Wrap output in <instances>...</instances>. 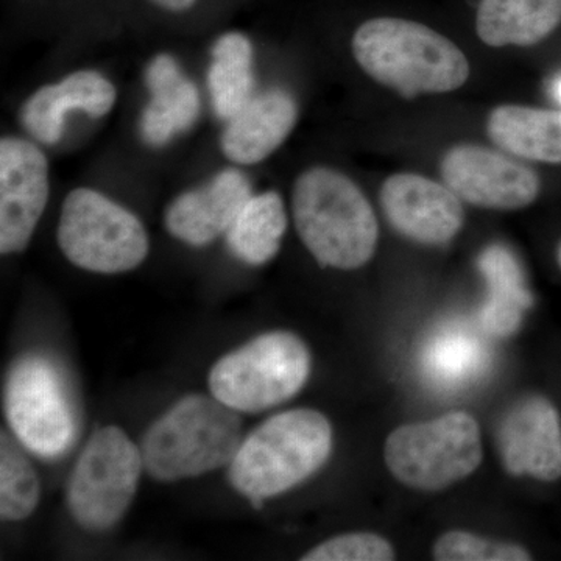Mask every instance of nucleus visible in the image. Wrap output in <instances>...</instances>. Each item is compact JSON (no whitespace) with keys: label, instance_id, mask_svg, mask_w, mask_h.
<instances>
[{"label":"nucleus","instance_id":"14","mask_svg":"<svg viewBox=\"0 0 561 561\" xmlns=\"http://www.w3.org/2000/svg\"><path fill=\"white\" fill-rule=\"evenodd\" d=\"M251 195L247 176L236 169H225L208 183L183 192L172 201L164 214L165 228L187 245H209L227 234Z\"/></svg>","mask_w":561,"mask_h":561},{"label":"nucleus","instance_id":"12","mask_svg":"<svg viewBox=\"0 0 561 561\" xmlns=\"http://www.w3.org/2000/svg\"><path fill=\"white\" fill-rule=\"evenodd\" d=\"M497 445L505 470L552 482L561 478V427L556 408L542 397H526L501 420Z\"/></svg>","mask_w":561,"mask_h":561},{"label":"nucleus","instance_id":"20","mask_svg":"<svg viewBox=\"0 0 561 561\" xmlns=\"http://www.w3.org/2000/svg\"><path fill=\"white\" fill-rule=\"evenodd\" d=\"M491 140L526 160L561 162V111L505 105L491 113Z\"/></svg>","mask_w":561,"mask_h":561},{"label":"nucleus","instance_id":"6","mask_svg":"<svg viewBox=\"0 0 561 561\" xmlns=\"http://www.w3.org/2000/svg\"><path fill=\"white\" fill-rule=\"evenodd\" d=\"M57 239L66 260L102 275L135 271L150 250L142 221L90 187H77L66 195Z\"/></svg>","mask_w":561,"mask_h":561},{"label":"nucleus","instance_id":"2","mask_svg":"<svg viewBox=\"0 0 561 561\" xmlns=\"http://www.w3.org/2000/svg\"><path fill=\"white\" fill-rule=\"evenodd\" d=\"M295 227L306 249L327 267L354 271L371 260L378 220L359 187L330 168H312L295 181Z\"/></svg>","mask_w":561,"mask_h":561},{"label":"nucleus","instance_id":"3","mask_svg":"<svg viewBox=\"0 0 561 561\" xmlns=\"http://www.w3.org/2000/svg\"><path fill=\"white\" fill-rule=\"evenodd\" d=\"M332 451V427L311 409L279 413L242 442L230 463V482L253 504L300 485Z\"/></svg>","mask_w":561,"mask_h":561},{"label":"nucleus","instance_id":"8","mask_svg":"<svg viewBox=\"0 0 561 561\" xmlns=\"http://www.w3.org/2000/svg\"><path fill=\"white\" fill-rule=\"evenodd\" d=\"M142 470L140 448L121 427L94 432L70 474V515L84 529L110 530L130 508Z\"/></svg>","mask_w":561,"mask_h":561},{"label":"nucleus","instance_id":"19","mask_svg":"<svg viewBox=\"0 0 561 561\" xmlns=\"http://www.w3.org/2000/svg\"><path fill=\"white\" fill-rule=\"evenodd\" d=\"M479 267L489 283V298L481 311L482 328L496 337H507L519 330L524 312L531 305L522 267L502 245L483 251Z\"/></svg>","mask_w":561,"mask_h":561},{"label":"nucleus","instance_id":"18","mask_svg":"<svg viewBox=\"0 0 561 561\" xmlns=\"http://www.w3.org/2000/svg\"><path fill=\"white\" fill-rule=\"evenodd\" d=\"M560 22L561 0H482L476 27L486 46H534Z\"/></svg>","mask_w":561,"mask_h":561},{"label":"nucleus","instance_id":"21","mask_svg":"<svg viewBox=\"0 0 561 561\" xmlns=\"http://www.w3.org/2000/svg\"><path fill=\"white\" fill-rule=\"evenodd\" d=\"M253 44L241 32H228L210 49L208 91L214 113L230 121L253 99Z\"/></svg>","mask_w":561,"mask_h":561},{"label":"nucleus","instance_id":"22","mask_svg":"<svg viewBox=\"0 0 561 561\" xmlns=\"http://www.w3.org/2000/svg\"><path fill=\"white\" fill-rule=\"evenodd\" d=\"M287 214L278 192L251 195L227 231V243L239 261L264 265L278 254Z\"/></svg>","mask_w":561,"mask_h":561},{"label":"nucleus","instance_id":"1","mask_svg":"<svg viewBox=\"0 0 561 561\" xmlns=\"http://www.w3.org/2000/svg\"><path fill=\"white\" fill-rule=\"evenodd\" d=\"M353 54L371 79L408 99L459 90L470 77L467 57L453 41L400 18L362 24Z\"/></svg>","mask_w":561,"mask_h":561},{"label":"nucleus","instance_id":"25","mask_svg":"<svg viewBox=\"0 0 561 561\" xmlns=\"http://www.w3.org/2000/svg\"><path fill=\"white\" fill-rule=\"evenodd\" d=\"M435 560L440 561H527L530 553L512 542L491 541L467 531L442 535L434 546Z\"/></svg>","mask_w":561,"mask_h":561},{"label":"nucleus","instance_id":"23","mask_svg":"<svg viewBox=\"0 0 561 561\" xmlns=\"http://www.w3.org/2000/svg\"><path fill=\"white\" fill-rule=\"evenodd\" d=\"M486 362L485 348L468 331L446 330L427 343L423 367L442 387H459L478 378Z\"/></svg>","mask_w":561,"mask_h":561},{"label":"nucleus","instance_id":"11","mask_svg":"<svg viewBox=\"0 0 561 561\" xmlns=\"http://www.w3.org/2000/svg\"><path fill=\"white\" fill-rule=\"evenodd\" d=\"M442 175L460 201L479 208H526L540 192V180L531 169L479 146L449 150L443 158Z\"/></svg>","mask_w":561,"mask_h":561},{"label":"nucleus","instance_id":"24","mask_svg":"<svg viewBox=\"0 0 561 561\" xmlns=\"http://www.w3.org/2000/svg\"><path fill=\"white\" fill-rule=\"evenodd\" d=\"M10 434L0 437V516L3 522H22L38 507L41 482L24 446Z\"/></svg>","mask_w":561,"mask_h":561},{"label":"nucleus","instance_id":"9","mask_svg":"<svg viewBox=\"0 0 561 561\" xmlns=\"http://www.w3.org/2000/svg\"><path fill=\"white\" fill-rule=\"evenodd\" d=\"M5 413L25 449L58 459L77 438V416L61 373L43 356L22 357L5 386Z\"/></svg>","mask_w":561,"mask_h":561},{"label":"nucleus","instance_id":"5","mask_svg":"<svg viewBox=\"0 0 561 561\" xmlns=\"http://www.w3.org/2000/svg\"><path fill=\"white\" fill-rule=\"evenodd\" d=\"M311 354L290 332H267L221 357L209 373L210 393L239 413L289 401L305 387Z\"/></svg>","mask_w":561,"mask_h":561},{"label":"nucleus","instance_id":"17","mask_svg":"<svg viewBox=\"0 0 561 561\" xmlns=\"http://www.w3.org/2000/svg\"><path fill=\"white\" fill-rule=\"evenodd\" d=\"M297 119V103L289 92H261L228 121L220 136V149L234 164H260L289 138Z\"/></svg>","mask_w":561,"mask_h":561},{"label":"nucleus","instance_id":"16","mask_svg":"<svg viewBox=\"0 0 561 561\" xmlns=\"http://www.w3.org/2000/svg\"><path fill=\"white\" fill-rule=\"evenodd\" d=\"M144 83L151 99L140 114L139 131L147 146L160 149L197 122L202 110L201 91L184 76L171 54L151 58L144 70Z\"/></svg>","mask_w":561,"mask_h":561},{"label":"nucleus","instance_id":"15","mask_svg":"<svg viewBox=\"0 0 561 561\" xmlns=\"http://www.w3.org/2000/svg\"><path fill=\"white\" fill-rule=\"evenodd\" d=\"M117 101V90L103 73L83 69L69 73L58 83L33 92L20 111L21 124L43 146L60 142L70 111L87 116H106Z\"/></svg>","mask_w":561,"mask_h":561},{"label":"nucleus","instance_id":"10","mask_svg":"<svg viewBox=\"0 0 561 561\" xmlns=\"http://www.w3.org/2000/svg\"><path fill=\"white\" fill-rule=\"evenodd\" d=\"M50 194L49 161L31 140H0V251L21 253L38 227Z\"/></svg>","mask_w":561,"mask_h":561},{"label":"nucleus","instance_id":"27","mask_svg":"<svg viewBox=\"0 0 561 561\" xmlns=\"http://www.w3.org/2000/svg\"><path fill=\"white\" fill-rule=\"evenodd\" d=\"M154 7L171 13H183L191 10L197 3V0H150Z\"/></svg>","mask_w":561,"mask_h":561},{"label":"nucleus","instance_id":"28","mask_svg":"<svg viewBox=\"0 0 561 561\" xmlns=\"http://www.w3.org/2000/svg\"><path fill=\"white\" fill-rule=\"evenodd\" d=\"M556 92H557V98H559V101L561 102V79H559V81H557Z\"/></svg>","mask_w":561,"mask_h":561},{"label":"nucleus","instance_id":"7","mask_svg":"<svg viewBox=\"0 0 561 561\" xmlns=\"http://www.w3.org/2000/svg\"><path fill=\"white\" fill-rule=\"evenodd\" d=\"M383 456L391 474L404 485L443 490L478 470L482 461L481 431L465 412L405 424L391 432Z\"/></svg>","mask_w":561,"mask_h":561},{"label":"nucleus","instance_id":"26","mask_svg":"<svg viewBox=\"0 0 561 561\" xmlns=\"http://www.w3.org/2000/svg\"><path fill=\"white\" fill-rule=\"evenodd\" d=\"M390 542L375 534H346L321 542L301 557L302 561H390Z\"/></svg>","mask_w":561,"mask_h":561},{"label":"nucleus","instance_id":"29","mask_svg":"<svg viewBox=\"0 0 561 561\" xmlns=\"http://www.w3.org/2000/svg\"><path fill=\"white\" fill-rule=\"evenodd\" d=\"M559 261H560V265H561V245H560V250H559Z\"/></svg>","mask_w":561,"mask_h":561},{"label":"nucleus","instance_id":"4","mask_svg":"<svg viewBox=\"0 0 561 561\" xmlns=\"http://www.w3.org/2000/svg\"><path fill=\"white\" fill-rule=\"evenodd\" d=\"M242 437L239 412L214 394H190L154 421L144 435V468L161 482L198 478L230 465Z\"/></svg>","mask_w":561,"mask_h":561},{"label":"nucleus","instance_id":"13","mask_svg":"<svg viewBox=\"0 0 561 561\" xmlns=\"http://www.w3.org/2000/svg\"><path fill=\"white\" fill-rule=\"evenodd\" d=\"M383 213L405 238L421 243L451 241L463 225L460 198L448 186L415 173H398L383 183Z\"/></svg>","mask_w":561,"mask_h":561}]
</instances>
